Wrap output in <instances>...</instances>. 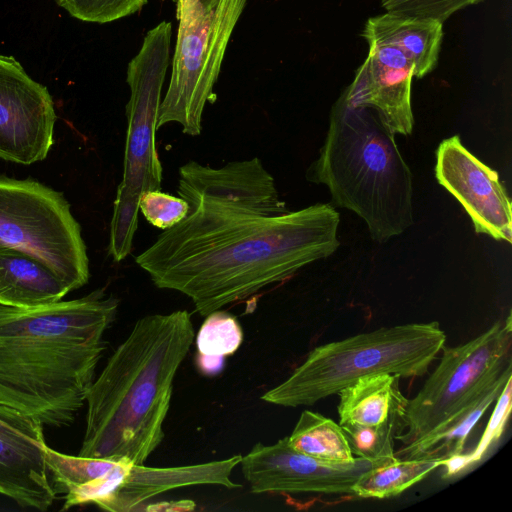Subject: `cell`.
<instances>
[{
  "mask_svg": "<svg viewBox=\"0 0 512 512\" xmlns=\"http://www.w3.org/2000/svg\"><path fill=\"white\" fill-rule=\"evenodd\" d=\"M435 176L463 206L477 233L511 243L512 211L507 191L497 172L470 153L458 135L439 144Z\"/></svg>",
  "mask_w": 512,
  "mask_h": 512,
  "instance_id": "cell-12",
  "label": "cell"
},
{
  "mask_svg": "<svg viewBox=\"0 0 512 512\" xmlns=\"http://www.w3.org/2000/svg\"><path fill=\"white\" fill-rule=\"evenodd\" d=\"M511 379L512 378L508 379L501 394L497 398L496 409L491 415L488 425L475 450L470 454H460L447 459L443 464L446 468L445 476L455 475L466 467L481 460L489 447L499 439L511 410Z\"/></svg>",
  "mask_w": 512,
  "mask_h": 512,
  "instance_id": "cell-24",
  "label": "cell"
},
{
  "mask_svg": "<svg viewBox=\"0 0 512 512\" xmlns=\"http://www.w3.org/2000/svg\"><path fill=\"white\" fill-rule=\"evenodd\" d=\"M178 196L207 197L258 210L267 215L287 212L273 176L258 157L232 161L220 168L188 161L179 168Z\"/></svg>",
  "mask_w": 512,
  "mask_h": 512,
  "instance_id": "cell-15",
  "label": "cell"
},
{
  "mask_svg": "<svg viewBox=\"0 0 512 512\" xmlns=\"http://www.w3.org/2000/svg\"><path fill=\"white\" fill-rule=\"evenodd\" d=\"M56 119L48 89L14 57L0 55V158L24 165L45 159Z\"/></svg>",
  "mask_w": 512,
  "mask_h": 512,
  "instance_id": "cell-11",
  "label": "cell"
},
{
  "mask_svg": "<svg viewBox=\"0 0 512 512\" xmlns=\"http://www.w3.org/2000/svg\"><path fill=\"white\" fill-rule=\"evenodd\" d=\"M413 77V65L401 51L392 46L370 44L366 59L342 95L351 105L377 111L395 134L410 135L414 124Z\"/></svg>",
  "mask_w": 512,
  "mask_h": 512,
  "instance_id": "cell-14",
  "label": "cell"
},
{
  "mask_svg": "<svg viewBox=\"0 0 512 512\" xmlns=\"http://www.w3.org/2000/svg\"><path fill=\"white\" fill-rule=\"evenodd\" d=\"M354 457L370 460L395 459L394 441L400 433V424L391 422L380 426L342 424Z\"/></svg>",
  "mask_w": 512,
  "mask_h": 512,
  "instance_id": "cell-23",
  "label": "cell"
},
{
  "mask_svg": "<svg viewBox=\"0 0 512 512\" xmlns=\"http://www.w3.org/2000/svg\"><path fill=\"white\" fill-rule=\"evenodd\" d=\"M362 36L368 44L392 46L413 65V76L422 78L437 65L443 23L431 19L386 12L368 19Z\"/></svg>",
  "mask_w": 512,
  "mask_h": 512,
  "instance_id": "cell-16",
  "label": "cell"
},
{
  "mask_svg": "<svg viewBox=\"0 0 512 512\" xmlns=\"http://www.w3.org/2000/svg\"><path fill=\"white\" fill-rule=\"evenodd\" d=\"M171 36L172 24L161 21L147 32L127 67L130 97L126 105L123 174L113 203L108 245L115 262H121L132 251L141 196L161 190L163 168L156 148V126Z\"/></svg>",
  "mask_w": 512,
  "mask_h": 512,
  "instance_id": "cell-6",
  "label": "cell"
},
{
  "mask_svg": "<svg viewBox=\"0 0 512 512\" xmlns=\"http://www.w3.org/2000/svg\"><path fill=\"white\" fill-rule=\"evenodd\" d=\"M139 212L151 225L164 231L187 216L189 204L180 196H173L161 190H151L141 196Z\"/></svg>",
  "mask_w": 512,
  "mask_h": 512,
  "instance_id": "cell-26",
  "label": "cell"
},
{
  "mask_svg": "<svg viewBox=\"0 0 512 512\" xmlns=\"http://www.w3.org/2000/svg\"><path fill=\"white\" fill-rule=\"evenodd\" d=\"M72 17L85 22L108 23L142 9L148 0H54Z\"/></svg>",
  "mask_w": 512,
  "mask_h": 512,
  "instance_id": "cell-25",
  "label": "cell"
},
{
  "mask_svg": "<svg viewBox=\"0 0 512 512\" xmlns=\"http://www.w3.org/2000/svg\"><path fill=\"white\" fill-rule=\"evenodd\" d=\"M119 300L103 289L24 309L0 304V404L70 425L86 402Z\"/></svg>",
  "mask_w": 512,
  "mask_h": 512,
  "instance_id": "cell-2",
  "label": "cell"
},
{
  "mask_svg": "<svg viewBox=\"0 0 512 512\" xmlns=\"http://www.w3.org/2000/svg\"><path fill=\"white\" fill-rule=\"evenodd\" d=\"M204 6H212L214 5L218 0H199Z\"/></svg>",
  "mask_w": 512,
  "mask_h": 512,
  "instance_id": "cell-28",
  "label": "cell"
},
{
  "mask_svg": "<svg viewBox=\"0 0 512 512\" xmlns=\"http://www.w3.org/2000/svg\"><path fill=\"white\" fill-rule=\"evenodd\" d=\"M0 247L35 256L70 291L89 280L86 245L70 204L62 193L35 180L0 176Z\"/></svg>",
  "mask_w": 512,
  "mask_h": 512,
  "instance_id": "cell-8",
  "label": "cell"
},
{
  "mask_svg": "<svg viewBox=\"0 0 512 512\" xmlns=\"http://www.w3.org/2000/svg\"><path fill=\"white\" fill-rule=\"evenodd\" d=\"M510 378L511 363L448 420L418 443L404 447L395 456L399 459L432 457L446 461L463 454L470 434L497 400Z\"/></svg>",
  "mask_w": 512,
  "mask_h": 512,
  "instance_id": "cell-18",
  "label": "cell"
},
{
  "mask_svg": "<svg viewBox=\"0 0 512 512\" xmlns=\"http://www.w3.org/2000/svg\"><path fill=\"white\" fill-rule=\"evenodd\" d=\"M511 322L509 314L470 341L442 348L439 364L408 400L395 440L404 447L418 443L505 370L511 363Z\"/></svg>",
  "mask_w": 512,
  "mask_h": 512,
  "instance_id": "cell-9",
  "label": "cell"
},
{
  "mask_svg": "<svg viewBox=\"0 0 512 512\" xmlns=\"http://www.w3.org/2000/svg\"><path fill=\"white\" fill-rule=\"evenodd\" d=\"M194 337L186 310L137 320L88 389L79 456L145 463L164 439L173 382Z\"/></svg>",
  "mask_w": 512,
  "mask_h": 512,
  "instance_id": "cell-3",
  "label": "cell"
},
{
  "mask_svg": "<svg viewBox=\"0 0 512 512\" xmlns=\"http://www.w3.org/2000/svg\"><path fill=\"white\" fill-rule=\"evenodd\" d=\"M446 334L438 322L410 323L357 334L315 347L304 362L261 399L283 407L310 406L338 394L363 376L424 375L442 350Z\"/></svg>",
  "mask_w": 512,
  "mask_h": 512,
  "instance_id": "cell-5",
  "label": "cell"
},
{
  "mask_svg": "<svg viewBox=\"0 0 512 512\" xmlns=\"http://www.w3.org/2000/svg\"><path fill=\"white\" fill-rule=\"evenodd\" d=\"M68 285L35 256L0 247V304L36 308L61 301Z\"/></svg>",
  "mask_w": 512,
  "mask_h": 512,
  "instance_id": "cell-17",
  "label": "cell"
},
{
  "mask_svg": "<svg viewBox=\"0 0 512 512\" xmlns=\"http://www.w3.org/2000/svg\"><path fill=\"white\" fill-rule=\"evenodd\" d=\"M287 441L294 450L318 460L344 463L355 458L341 425L310 410L301 413Z\"/></svg>",
  "mask_w": 512,
  "mask_h": 512,
  "instance_id": "cell-21",
  "label": "cell"
},
{
  "mask_svg": "<svg viewBox=\"0 0 512 512\" xmlns=\"http://www.w3.org/2000/svg\"><path fill=\"white\" fill-rule=\"evenodd\" d=\"M442 458L420 457L393 460L364 472L353 484L354 496L385 499L394 497L443 466Z\"/></svg>",
  "mask_w": 512,
  "mask_h": 512,
  "instance_id": "cell-20",
  "label": "cell"
},
{
  "mask_svg": "<svg viewBox=\"0 0 512 512\" xmlns=\"http://www.w3.org/2000/svg\"><path fill=\"white\" fill-rule=\"evenodd\" d=\"M246 4L247 0H218L212 6L199 0L177 1L172 72L159 106L157 131L177 123L182 133L200 135L204 109L215 99L224 55Z\"/></svg>",
  "mask_w": 512,
  "mask_h": 512,
  "instance_id": "cell-7",
  "label": "cell"
},
{
  "mask_svg": "<svg viewBox=\"0 0 512 512\" xmlns=\"http://www.w3.org/2000/svg\"><path fill=\"white\" fill-rule=\"evenodd\" d=\"M482 0H381L386 12L444 22L453 13Z\"/></svg>",
  "mask_w": 512,
  "mask_h": 512,
  "instance_id": "cell-27",
  "label": "cell"
},
{
  "mask_svg": "<svg viewBox=\"0 0 512 512\" xmlns=\"http://www.w3.org/2000/svg\"><path fill=\"white\" fill-rule=\"evenodd\" d=\"M173 1L177 3L178 0H173Z\"/></svg>",
  "mask_w": 512,
  "mask_h": 512,
  "instance_id": "cell-29",
  "label": "cell"
},
{
  "mask_svg": "<svg viewBox=\"0 0 512 512\" xmlns=\"http://www.w3.org/2000/svg\"><path fill=\"white\" fill-rule=\"evenodd\" d=\"M187 216L136 256L160 289L191 299L201 316L291 277L339 247V213L317 203L266 215L207 197H188Z\"/></svg>",
  "mask_w": 512,
  "mask_h": 512,
  "instance_id": "cell-1",
  "label": "cell"
},
{
  "mask_svg": "<svg viewBox=\"0 0 512 512\" xmlns=\"http://www.w3.org/2000/svg\"><path fill=\"white\" fill-rule=\"evenodd\" d=\"M205 317L196 336L198 355L224 359L235 353L243 341V331L238 320L221 310Z\"/></svg>",
  "mask_w": 512,
  "mask_h": 512,
  "instance_id": "cell-22",
  "label": "cell"
},
{
  "mask_svg": "<svg viewBox=\"0 0 512 512\" xmlns=\"http://www.w3.org/2000/svg\"><path fill=\"white\" fill-rule=\"evenodd\" d=\"M395 133L377 111L335 102L309 181L328 187L333 203L363 219L371 238L383 243L414 223L413 177Z\"/></svg>",
  "mask_w": 512,
  "mask_h": 512,
  "instance_id": "cell-4",
  "label": "cell"
},
{
  "mask_svg": "<svg viewBox=\"0 0 512 512\" xmlns=\"http://www.w3.org/2000/svg\"><path fill=\"white\" fill-rule=\"evenodd\" d=\"M400 377L380 373L363 376L339 393L340 425L357 424L380 426L391 422L400 424L408 399L399 387Z\"/></svg>",
  "mask_w": 512,
  "mask_h": 512,
  "instance_id": "cell-19",
  "label": "cell"
},
{
  "mask_svg": "<svg viewBox=\"0 0 512 512\" xmlns=\"http://www.w3.org/2000/svg\"><path fill=\"white\" fill-rule=\"evenodd\" d=\"M396 459L355 457L350 462H326L294 450L284 437L270 445L256 443L242 456L240 465L251 492L255 494L285 492L354 496L352 487L359 476Z\"/></svg>",
  "mask_w": 512,
  "mask_h": 512,
  "instance_id": "cell-10",
  "label": "cell"
},
{
  "mask_svg": "<svg viewBox=\"0 0 512 512\" xmlns=\"http://www.w3.org/2000/svg\"><path fill=\"white\" fill-rule=\"evenodd\" d=\"M43 424L0 404V495L46 511L57 497L49 474Z\"/></svg>",
  "mask_w": 512,
  "mask_h": 512,
  "instance_id": "cell-13",
  "label": "cell"
}]
</instances>
